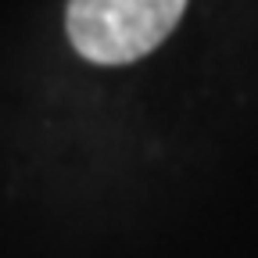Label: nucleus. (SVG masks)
Wrapping results in <instances>:
<instances>
[{"mask_svg": "<svg viewBox=\"0 0 258 258\" xmlns=\"http://www.w3.org/2000/svg\"><path fill=\"white\" fill-rule=\"evenodd\" d=\"M186 0H69V40L97 64L151 54L176 29Z\"/></svg>", "mask_w": 258, "mask_h": 258, "instance_id": "f257e3e1", "label": "nucleus"}]
</instances>
